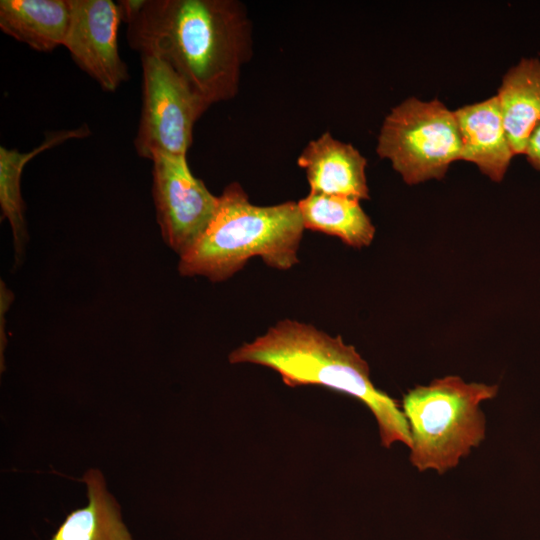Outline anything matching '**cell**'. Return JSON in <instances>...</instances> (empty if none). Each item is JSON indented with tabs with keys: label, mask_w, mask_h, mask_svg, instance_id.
<instances>
[{
	"label": "cell",
	"mask_w": 540,
	"mask_h": 540,
	"mask_svg": "<svg viewBox=\"0 0 540 540\" xmlns=\"http://www.w3.org/2000/svg\"><path fill=\"white\" fill-rule=\"evenodd\" d=\"M127 40L140 56L165 61L210 106L237 94L252 52L250 21L236 0H144Z\"/></svg>",
	"instance_id": "6da1fadb"
},
{
	"label": "cell",
	"mask_w": 540,
	"mask_h": 540,
	"mask_svg": "<svg viewBox=\"0 0 540 540\" xmlns=\"http://www.w3.org/2000/svg\"><path fill=\"white\" fill-rule=\"evenodd\" d=\"M228 360L231 364L269 367L290 387L319 385L350 395L373 413L383 447L389 448L395 442L412 446L400 403L373 385L368 363L340 336H330L311 324L283 319L252 342L233 350Z\"/></svg>",
	"instance_id": "7a4b0ae2"
},
{
	"label": "cell",
	"mask_w": 540,
	"mask_h": 540,
	"mask_svg": "<svg viewBox=\"0 0 540 540\" xmlns=\"http://www.w3.org/2000/svg\"><path fill=\"white\" fill-rule=\"evenodd\" d=\"M304 224L297 202L258 206L237 182L225 187L208 226L179 256L181 276L221 282L240 271L252 257L287 270L298 263Z\"/></svg>",
	"instance_id": "3957f363"
},
{
	"label": "cell",
	"mask_w": 540,
	"mask_h": 540,
	"mask_svg": "<svg viewBox=\"0 0 540 540\" xmlns=\"http://www.w3.org/2000/svg\"><path fill=\"white\" fill-rule=\"evenodd\" d=\"M497 393V385L467 383L455 375L409 390L401 407L411 434L412 465L440 474L457 466L484 440L486 420L480 404Z\"/></svg>",
	"instance_id": "277c9868"
},
{
	"label": "cell",
	"mask_w": 540,
	"mask_h": 540,
	"mask_svg": "<svg viewBox=\"0 0 540 540\" xmlns=\"http://www.w3.org/2000/svg\"><path fill=\"white\" fill-rule=\"evenodd\" d=\"M376 150L409 185L440 180L461 157L454 112L438 100L406 99L385 117Z\"/></svg>",
	"instance_id": "5b68a950"
},
{
	"label": "cell",
	"mask_w": 540,
	"mask_h": 540,
	"mask_svg": "<svg viewBox=\"0 0 540 540\" xmlns=\"http://www.w3.org/2000/svg\"><path fill=\"white\" fill-rule=\"evenodd\" d=\"M142 105L134 147L139 157L187 155L193 127L210 107L165 61L141 56Z\"/></svg>",
	"instance_id": "8992f818"
},
{
	"label": "cell",
	"mask_w": 540,
	"mask_h": 540,
	"mask_svg": "<svg viewBox=\"0 0 540 540\" xmlns=\"http://www.w3.org/2000/svg\"><path fill=\"white\" fill-rule=\"evenodd\" d=\"M151 161L157 223L166 245L181 256L208 226L219 196L193 175L186 155L157 153Z\"/></svg>",
	"instance_id": "52a82bcc"
},
{
	"label": "cell",
	"mask_w": 540,
	"mask_h": 540,
	"mask_svg": "<svg viewBox=\"0 0 540 540\" xmlns=\"http://www.w3.org/2000/svg\"><path fill=\"white\" fill-rule=\"evenodd\" d=\"M121 15L111 0H71V19L64 47L78 67L106 92L129 78L118 49Z\"/></svg>",
	"instance_id": "ba28073f"
},
{
	"label": "cell",
	"mask_w": 540,
	"mask_h": 540,
	"mask_svg": "<svg viewBox=\"0 0 540 540\" xmlns=\"http://www.w3.org/2000/svg\"><path fill=\"white\" fill-rule=\"evenodd\" d=\"M297 163L305 170L312 193L369 198L366 159L351 144L335 139L329 132L310 141Z\"/></svg>",
	"instance_id": "9c48e42d"
},
{
	"label": "cell",
	"mask_w": 540,
	"mask_h": 540,
	"mask_svg": "<svg viewBox=\"0 0 540 540\" xmlns=\"http://www.w3.org/2000/svg\"><path fill=\"white\" fill-rule=\"evenodd\" d=\"M461 139V157L492 181L500 182L515 155L497 96L453 111Z\"/></svg>",
	"instance_id": "30bf717a"
},
{
	"label": "cell",
	"mask_w": 540,
	"mask_h": 540,
	"mask_svg": "<svg viewBox=\"0 0 540 540\" xmlns=\"http://www.w3.org/2000/svg\"><path fill=\"white\" fill-rule=\"evenodd\" d=\"M82 482L87 504L69 512L50 540H133L121 505L109 491L103 472L89 468Z\"/></svg>",
	"instance_id": "8fae6325"
},
{
	"label": "cell",
	"mask_w": 540,
	"mask_h": 540,
	"mask_svg": "<svg viewBox=\"0 0 540 540\" xmlns=\"http://www.w3.org/2000/svg\"><path fill=\"white\" fill-rule=\"evenodd\" d=\"M71 0H1L0 29L39 52L64 46Z\"/></svg>",
	"instance_id": "7c38bea8"
},
{
	"label": "cell",
	"mask_w": 540,
	"mask_h": 540,
	"mask_svg": "<svg viewBox=\"0 0 540 540\" xmlns=\"http://www.w3.org/2000/svg\"><path fill=\"white\" fill-rule=\"evenodd\" d=\"M496 96L513 153L524 154L540 123V60L522 59L510 68Z\"/></svg>",
	"instance_id": "4fadbf2b"
},
{
	"label": "cell",
	"mask_w": 540,
	"mask_h": 540,
	"mask_svg": "<svg viewBox=\"0 0 540 540\" xmlns=\"http://www.w3.org/2000/svg\"><path fill=\"white\" fill-rule=\"evenodd\" d=\"M91 133L87 124L67 130L45 133L44 140L28 152L16 148L0 147V207L2 218L8 220L15 252V262L22 260L28 241L24 216V202L21 195V176L25 165L36 155L70 139H82Z\"/></svg>",
	"instance_id": "5bb4252c"
},
{
	"label": "cell",
	"mask_w": 540,
	"mask_h": 540,
	"mask_svg": "<svg viewBox=\"0 0 540 540\" xmlns=\"http://www.w3.org/2000/svg\"><path fill=\"white\" fill-rule=\"evenodd\" d=\"M298 207L304 228L338 237L353 248L369 246L375 226L360 205V200L309 192Z\"/></svg>",
	"instance_id": "9a60e30c"
},
{
	"label": "cell",
	"mask_w": 540,
	"mask_h": 540,
	"mask_svg": "<svg viewBox=\"0 0 540 540\" xmlns=\"http://www.w3.org/2000/svg\"><path fill=\"white\" fill-rule=\"evenodd\" d=\"M524 155L529 163L540 171V123L532 132L526 146Z\"/></svg>",
	"instance_id": "2e32d148"
},
{
	"label": "cell",
	"mask_w": 540,
	"mask_h": 540,
	"mask_svg": "<svg viewBox=\"0 0 540 540\" xmlns=\"http://www.w3.org/2000/svg\"><path fill=\"white\" fill-rule=\"evenodd\" d=\"M144 0H121L117 4L119 6L122 22L128 24L131 22L140 11Z\"/></svg>",
	"instance_id": "e0dca14e"
}]
</instances>
